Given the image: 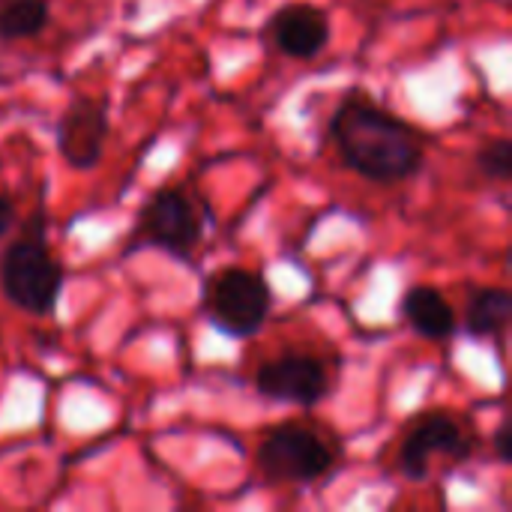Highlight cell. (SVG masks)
<instances>
[{
  "label": "cell",
  "instance_id": "2",
  "mask_svg": "<svg viewBox=\"0 0 512 512\" xmlns=\"http://www.w3.org/2000/svg\"><path fill=\"white\" fill-rule=\"evenodd\" d=\"M63 279V264L45 240V207L39 204L0 258V291L15 309L45 318L57 309Z\"/></svg>",
  "mask_w": 512,
  "mask_h": 512
},
{
  "label": "cell",
  "instance_id": "15",
  "mask_svg": "<svg viewBox=\"0 0 512 512\" xmlns=\"http://www.w3.org/2000/svg\"><path fill=\"white\" fill-rule=\"evenodd\" d=\"M15 228V204L6 192H0V240Z\"/></svg>",
  "mask_w": 512,
  "mask_h": 512
},
{
  "label": "cell",
  "instance_id": "12",
  "mask_svg": "<svg viewBox=\"0 0 512 512\" xmlns=\"http://www.w3.org/2000/svg\"><path fill=\"white\" fill-rule=\"evenodd\" d=\"M48 0H3L0 3V39H33L48 27Z\"/></svg>",
  "mask_w": 512,
  "mask_h": 512
},
{
  "label": "cell",
  "instance_id": "7",
  "mask_svg": "<svg viewBox=\"0 0 512 512\" xmlns=\"http://www.w3.org/2000/svg\"><path fill=\"white\" fill-rule=\"evenodd\" d=\"M255 390L264 399L288 402L300 408L318 405L330 390V372L321 357L312 354H282L264 363L255 375Z\"/></svg>",
  "mask_w": 512,
  "mask_h": 512
},
{
  "label": "cell",
  "instance_id": "10",
  "mask_svg": "<svg viewBox=\"0 0 512 512\" xmlns=\"http://www.w3.org/2000/svg\"><path fill=\"white\" fill-rule=\"evenodd\" d=\"M402 318L408 327L429 339V342H444L456 333L459 315L453 303L432 285H411L402 297Z\"/></svg>",
  "mask_w": 512,
  "mask_h": 512
},
{
  "label": "cell",
  "instance_id": "14",
  "mask_svg": "<svg viewBox=\"0 0 512 512\" xmlns=\"http://www.w3.org/2000/svg\"><path fill=\"white\" fill-rule=\"evenodd\" d=\"M495 456L501 465H512V435H510V417H501L498 429H495Z\"/></svg>",
  "mask_w": 512,
  "mask_h": 512
},
{
  "label": "cell",
  "instance_id": "11",
  "mask_svg": "<svg viewBox=\"0 0 512 512\" xmlns=\"http://www.w3.org/2000/svg\"><path fill=\"white\" fill-rule=\"evenodd\" d=\"M512 318V297L507 288H477L468 297L465 330L477 339H501Z\"/></svg>",
  "mask_w": 512,
  "mask_h": 512
},
{
  "label": "cell",
  "instance_id": "8",
  "mask_svg": "<svg viewBox=\"0 0 512 512\" xmlns=\"http://www.w3.org/2000/svg\"><path fill=\"white\" fill-rule=\"evenodd\" d=\"M330 15L318 3H282L267 18V36L291 60H312L330 45Z\"/></svg>",
  "mask_w": 512,
  "mask_h": 512
},
{
  "label": "cell",
  "instance_id": "5",
  "mask_svg": "<svg viewBox=\"0 0 512 512\" xmlns=\"http://www.w3.org/2000/svg\"><path fill=\"white\" fill-rule=\"evenodd\" d=\"M258 468L273 483H315L333 471V450L321 435L297 423L273 426L258 444Z\"/></svg>",
  "mask_w": 512,
  "mask_h": 512
},
{
  "label": "cell",
  "instance_id": "4",
  "mask_svg": "<svg viewBox=\"0 0 512 512\" xmlns=\"http://www.w3.org/2000/svg\"><path fill=\"white\" fill-rule=\"evenodd\" d=\"M270 309H273V291L267 279L255 270L228 267L219 270V276L210 282L207 315L216 330L234 339L255 336L267 324Z\"/></svg>",
  "mask_w": 512,
  "mask_h": 512
},
{
  "label": "cell",
  "instance_id": "1",
  "mask_svg": "<svg viewBox=\"0 0 512 512\" xmlns=\"http://www.w3.org/2000/svg\"><path fill=\"white\" fill-rule=\"evenodd\" d=\"M330 138L348 171L372 183H402L426 162L420 132L366 93H348L330 117Z\"/></svg>",
  "mask_w": 512,
  "mask_h": 512
},
{
  "label": "cell",
  "instance_id": "6",
  "mask_svg": "<svg viewBox=\"0 0 512 512\" xmlns=\"http://www.w3.org/2000/svg\"><path fill=\"white\" fill-rule=\"evenodd\" d=\"M108 141V102L99 96H75L57 120V153L75 171H93Z\"/></svg>",
  "mask_w": 512,
  "mask_h": 512
},
{
  "label": "cell",
  "instance_id": "13",
  "mask_svg": "<svg viewBox=\"0 0 512 512\" xmlns=\"http://www.w3.org/2000/svg\"><path fill=\"white\" fill-rule=\"evenodd\" d=\"M477 168L486 180L492 183H507L512 177V141L510 138H495L480 147L477 153Z\"/></svg>",
  "mask_w": 512,
  "mask_h": 512
},
{
  "label": "cell",
  "instance_id": "9",
  "mask_svg": "<svg viewBox=\"0 0 512 512\" xmlns=\"http://www.w3.org/2000/svg\"><path fill=\"white\" fill-rule=\"evenodd\" d=\"M465 459L471 453L462 426L447 414H426L399 447V471L408 480H426L432 456Z\"/></svg>",
  "mask_w": 512,
  "mask_h": 512
},
{
  "label": "cell",
  "instance_id": "3",
  "mask_svg": "<svg viewBox=\"0 0 512 512\" xmlns=\"http://www.w3.org/2000/svg\"><path fill=\"white\" fill-rule=\"evenodd\" d=\"M201 237H204V225L195 204L177 186H162L144 201L126 252L153 246L180 261H189Z\"/></svg>",
  "mask_w": 512,
  "mask_h": 512
}]
</instances>
